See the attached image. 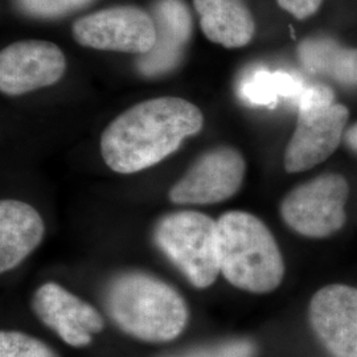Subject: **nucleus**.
Masks as SVG:
<instances>
[{"label": "nucleus", "mask_w": 357, "mask_h": 357, "mask_svg": "<svg viewBox=\"0 0 357 357\" xmlns=\"http://www.w3.org/2000/svg\"><path fill=\"white\" fill-rule=\"evenodd\" d=\"M296 102V128L283 156L289 174L307 171L327 160L344 139L349 118L348 109L335 101V91L324 84L307 85Z\"/></svg>", "instance_id": "4"}, {"label": "nucleus", "mask_w": 357, "mask_h": 357, "mask_svg": "<svg viewBox=\"0 0 357 357\" xmlns=\"http://www.w3.org/2000/svg\"><path fill=\"white\" fill-rule=\"evenodd\" d=\"M45 224L32 205L20 200L0 203V271L19 266L43 241Z\"/></svg>", "instance_id": "13"}, {"label": "nucleus", "mask_w": 357, "mask_h": 357, "mask_svg": "<svg viewBox=\"0 0 357 357\" xmlns=\"http://www.w3.org/2000/svg\"><path fill=\"white\" fill-rule=\"evenodd\" d=\"M66 72V57L56 44L23 40L0 53V90L6 96H23L59 82Z\"/></svg>", "instance_id": "9"}, {"label": "nucleus", "mask_w": 357, "mask_h": 357, "mask_svg": "<svg viewBox=\"0 0 357 357\" xmlns=\"http://www.w3.org/2000/svg\"><path fill=\"white\" fill-rule=\"evenodd\" d=\"M94 0H13L22 13L35 19H59L88 7Z\"/></svg>", "instance_id": "17"}, {"label": "nucleus", "mask_w": 357, "mask_h": 357, "mask_svg": "<svg viewBox=\"0 0 357 357\" xmlns=\"http://www.w3.org/2000/svg\"><path fill=\"white\" fill-rule=\"evenodd\" d=\"M305 81L286 72L255 69L245 75L238 85V96L255 106L274 107L281 98H298L306 88Z\"/></svg>", "instance_id": "16"}, {"label": "nucleus", "mask_w": 357, "mask_h": 357, "mask_svg": "<svg viewBox=\"0 0 357 357\" xmlns=\"http://www.w3.org/2000/svg\"><path fill=\"white\" fill-rule=\"evenodd\" d=\"M308 320L321 345L333 357H357V289L328 284L315 294Z\"/></svg>", "instance_id": "10"}, {"label": "nucleus", "mask_w": 357, "mask_h": 357, "mask_svg": "<svg viewBox=\"0 0 357 357\" xmlns=\"http://www.w3.org/2000/svg\"><path fill=\"white\" fill-rule=\"evenodd\" d=\"M246 162L230 146H218L202 153L168 192L175 204L211 205L234 196L243 185Z\"/></svg>", "instance_id": "8"}, {"label": "nucleus", "mask_w": 357, "mask_h": 357, "mask_svg": "<svg viewBox=\"0 0 357 357\" xmlns=\"http://www.w3.org/2000/svg\"><path fill=\"white\" fill-rule=\"evenodd\" d=\"M32 308L38 319L72 347H85L100 333L105 321L97 308L68 291L61 284L47 282L36 290Z\"/></svg>", "instance_id": "11"}, {"label": "nucleus", "mask_w": 357, "mask_h": 357, "mask_svg": "<svg viewBox=\"0 0 357 357\" xmlns=\"http://www.w3.org/2000/svg\"><path fill=\"white\" fill-rule=\"evenodd\" d=\"M103 305L121 331L147 343L176 339L190 318L187 302L174 286L141 270L122 271L107 282Z\"/></svg>", "instance_id": "2"}, {"label": "nucleus", "mask_w": 357, "mask_h": 357, "mask_svg": "<svg viewBox=\"0 0 357 357\" xmlns=\"http://www.w3.org/2000/svg\"><path fill=\"white\" fill-rule=\"evenodd\" d=\"M220 273L234 287L268 294L280 287L284 262L280 246L264 221L230 211L217 220Z\"/></svg>", "instance_id": "3"}, {"label": "nucleus", "mask_w": 357, "mask_h": 357, "mask_svg": "<svg viewBox=\"0 0 357 357\" xmlns=\"http://www.w3.org/2000/svg\"><path fill=\"white\" fill-rule=\"evenodd\" d=\"M150 15L156 40L149 53L137 59L142 76L158 78L175 70L181 63L193 31L191 11L184 0H155Z\"/></svg>", "instance_id": "12"}, {"label": "nucleus", "mask_w": 357, "mask_h": 357, "mask_svg": "<svg viewBox=\"0 0 357 357\" xmlns=\"http://www.w3.org/2000/svg\"><path fill=\"white\" fill-rule=\"evenodd\" d=\"M298 56L308 72L357 86L356 48L343 47L326 36H314L299 44Z\"/></svg>", "instance_id": "15"}, {"label": "nucleus", "mask_w": 357, "mask_h": 357, "mask_svg": "<svg viewBox=\"0 0 357 357\" xmlns=\"http://www.w3.org/2000/svg\"><path fill=\"white\" fill-rule=\"evenodd\" d=\"M277 3L286 13L303 20L318 13L323 0H277Z\"/></svg>", "instance_id": "20"}, {"label": "nucleus", "mask_w": 357, "mask_h": 357, "mask_svg": "<svg viewBox=\"0 0 357 357\" xmlns=\"http://www.w3.org/2000/svg\"><path fill=\"white\" fill-rule=\"evenodd\" d=\"M255 344L248 339H233L162 357H255Z\"/></svg>", "instance_id": "19"}, {"label": "nucleus", "mask_w": 357, "mask_h": 357, "mask_svg": "<svg viewBox=\"0 0 357 357\" xmlns=\"http://www.w3.org/2000/svg\"><path fill=\"white\" fill-rule=\"evenodd\" d=\"M203 126L204 115L195 103L178 97L151 98L128 107L107 125L101 155L116 174H137L178 151Z\"/></svg>", "instance_id": "1"}, {"label": "nucleus", "mask_w": 357, "mask_h": 357, "mask_svg": "<svg viewBox=\"0 0 357 357\" xmlns=\"http://www.w3.org/2000/svg\"><path fill=\"white\" fill-rule=\"evenodd\" d=\"M349 195L347 178L335 172L321 174L299 184L281 203L283 221L308 238H326L344 227Z\"/></svg>", "instance_id": "6"}, {"label": "nucleus", "mask_w": 357, "mask_h": 357, "mask_svg": "<svg viewBox=\"0 0 357 357\" xmlns=\"http://www.w3.org/2000/svg\"><path fill=\"white\" fill-rule=\"evenodd\" d=\"M344 141L345 144H347L352 151L357 153V122L345 131Z\"/></svg>", "instance_id": "21"}, {"label": "nucleus", "mask_w": 357, "mask_h": 357, "mask_svg": "<svg viewBox=\"0 0 357 357\" xmlns=\"http://www.w3.org/2000/svg\"><path fill=\"white\" fill-rule=\"evenodd\" d=\"M72 35L85 48L138 56L151 51L156 40L151 15L135 6H115L79 17Z\"/></svg>", "instance_id": "7"}, {"label": "nucleus", "mask_w": 357, "mask_h": 357, "mask_svg": "<svg viewBox=\"0 0 357 357\" xmlns=\"http://www.w3.org/2000/svg\"><path fill=\"white\" fill-rule=\"evenodd\" d=\"M0 357H59L51 347L19 331L0 333Z\"/></svg>", "instance_id": "18"}, {"label": "nucleus", "mask_w": 357, "mask_h": 357, "mask_svg": "<svg viewBox=\"0 0 357 357\" xmlns=\"http://www.w3.org/2000/svg\"><path fill=\"white\" fill-rule=\"evenodd\" d=\"M153 241L196 289L212 286L220 274L217 221L196 211L172 212L153 229Z\"/></svg>", "instance_id": "5"}, {"label": "nucleus", "mask_w": 357, "mask_h": 357, "mask_svg": "<svg viewBox=\"0 0 357 357\" xmlns=\"http://www.w3.org/2000/svg\"><path fill=\"white\" fill-rule=\"evenodd\" d=\"M193 6L209 41L225 48H241L255 36V17L245 0H193Z\"/></svg>", "instance_id": "14"}]
</instances>
